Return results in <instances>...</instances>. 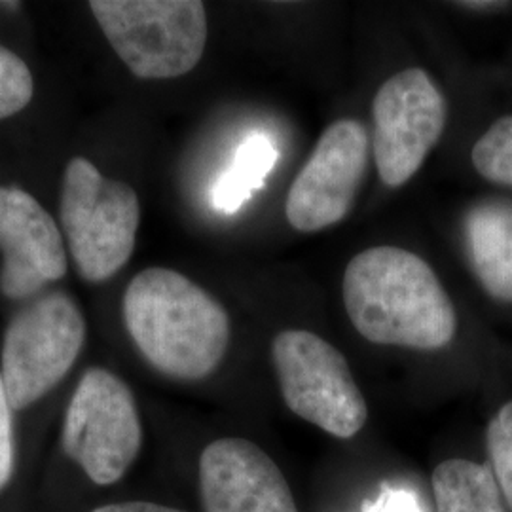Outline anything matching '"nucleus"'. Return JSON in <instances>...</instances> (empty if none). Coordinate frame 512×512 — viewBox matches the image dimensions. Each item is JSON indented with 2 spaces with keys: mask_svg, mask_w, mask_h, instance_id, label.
Wrapping results in <instances>:
<instances>
[{
  "mask_svg": "<svg viewBox=\"0 0 512 512\" xmlns=\"http://www.w3.org/2000/svg\"><path fill=\"white\" fill-rule=\"evenodd\" d=\"M143 442L141 418L128 384L105 368L80 378L63 425V448L99 486L126 475Z\"/></svg>",
  "mask_w": 512,
  "mask_h": 512,
  "instance_id": "nucleus-7",
  "label": "nucleus"
},
{
  "mask_svg": "<svg viewBox=\"0 0 512 512\" xmlns=\"http://www.w3.org/2000/svg\"><path fill=\"white\" fill-rule=\"evenodd\" d=\"M439 512H507L492 469L467 459H448L433 473Z\"/></svg>",
  "mask_w": 512,
  "mask_h": 512,
  "instance_id": "nucleus-13",
  "label": "nucleus"
},
{
  "mask_svg": "<svg viewBox=\"0 0 512 512\" xmlns=\"http://www.w3.org/2000/svg\"><path fill=\"white\" fill-rule=\"evenodd\" d=\"M467 251L482 287L501 302H512V203L486 202L465 219Z\"/></svg>",
  "mask_w": 512,
  "mask_h": 512,
  "instance_id": "nucleus-12",
  "label": "nucleus"
},
{
  "mask_svg": "<svg viewBox=\"0 0 512 512\" xmlns=\"http://www.w3.org/2000/svg\"><path fill=\"white\" fill-rule=\"evenodd\" d=\"M374 160L384 184L408 183L446 126V99L423 69H406L380 86L372 103Z\"/></svg>",
  "mask_w": 512,
  "mask_h": 512,
  "instance_id": "nucleus-8",
  "label": "nucleus"
},
{
  "mask_svg": "<svg viewBox=\"0 0 512 512\" xmlns=\"http://www.w3.org/2000/svg\"><path fill=\"white\" fill-rule=\"evenodd\" d=\"M90 10L137 78H179L205 52L207 12L198 0H92Z\"/></svg>",
  "mask_w": 512,
  "mask_h": 512,
  "instance_id": "nucleus-4",
  "label": "nucleus"
},
{
  "mask_svg": "<svg viewBox=\"0 0 512 512\" xmlns=\"http://www.w3.org/2000/svg\"><path fill=\"white\" fill-rule=\"evenodd\" d=\"M272 357L285 404L296 416L338 439H351L365 427V397L346 357L327 340L310 330H283Z\"/></svg>",
  "mask_w": 512,
  "mask_h": 512,
  "instance_id": "nucleus-5",
  "label": "nucleus"
},
{
  "mask_svg": "<svg viewBox=\"0 0 512 512\" xmlns=\"http://www.w3.org/2000/svg\"><path fill=\"white\" fill-rule=\"evenodd\" d=\"M12 404L0 376V490L10 482L14 473V420Z\"/></svg>",
  "mask_w": 512,
  "mask_h": 512,
  "instance_id": "nucleus-18",
  "label": "nucleus"
},
{
  "mask_svg": "<svg viewBox=\"0 0 512 512\" xmlns=\"http://www.w3.org/2000/svg\"><path fill=\"white\" fill-rule=\"evenodd\" d=\"M476 171L492 183L512 186V116L497 120L473 148Z\"/></svg>",
  "mask_w": 512,
  "mask_h": 512,
  "instance_id": "nucleus-15",
  "label": "nucleus"
},
{
  "mask_svg": "<svg viewBox=\"0 0 512 512\" xmlns=\"http://www.w3.org/2000/svg\"><path fill=\"white\" fill-rule=\"evenodd\" d=\"M92 512H183L179 509H171L156 503H143V501H131V503H116V505H105Z\"/></svg>",
  "mask_w": 512,
  "mask_h": 512,
  "instance_id": "nucleus-20",
  "label": "nucleus"
},
{
  "mask_svg": "<svg viewBox=\"0 0 512 512\" xmlns=\"http://www.w3.org/2000/svg\"><path fill=\"white\" fill-rule=\"evenodd\" d=\"M365 512H423L418 497L406 490L385 488L374 503H365Z\"/></svg>",
  "mask_w": 512,
  "mask_h": 512,
  "instance_id": "nucleus-19",
  "label": "nucleus"
},
{
  "mask_svg": "<svg viewBox=\"0 0 512 512\" xmlns=\"http://www.w3.org/2000/svg\"><path fill=\"white\" fill-rule=\"evenodd\" d=\"M0 293L14 300L63 279L65 239L54 217L19 186H0Z\"/></svg>",
  "mask_w": 512,
  "mask_h": 512,
  "instance_id": "nucleus-10",
  "label": "nucleus"
},
{
  "mask_svg": "<svg viewBox=\"0 0 512 512\" xmlns=\"http://www.w3.org/2000/svg\"><path fill=\"white\" fill-rule=\"evenodd\" d=\"M370 141L365 126L330 124L289 188L285 213L294 230L319 232L346 219L365 181Z\"/></svg>",
  "mask_w": 512,
  "mask_h": 512,
  "instance_id": "nucleus-9",
  "label": "nucleus"
},
{
  "mask_svg": "<svg viewBox=\"0 0 512 512\" xmlns=\"http://www.w3.org/2000/svg\"><path fill=\"white\" fill-rule=\"evenodd\" d=\"M35 93V80L27 63L0 44V120L16 116Z\"/></svg>",
  "mask_w": 512,
  "mask_h": 512,
  "instance_id": "nucleus-16",
  "label": "nucleus"
},
{
  "mask_svg": "<svg viewBox=\"0 0 512 512\" xmlns=\"http://www.w3.org/2000/svg\"><path fill=\"white\" fill-rule=\"evenodd\" d=\"M344 304L357 332L372 344L446 348L456 336V310L421 256L401 247H372L344 274Z\"/></svg>",
  "mask_w": 512,
  "mask_h": 512,
  "instance_id": "nucleus-1",
  "label": "nucleus"
},
{
  "mask_svg": "<svg viewBox=\"0 0 512 512\" xmlns=\"http://www.w3.org/2000/svg\"><path fill=\"white\" fill-rule=\"evenodd\" d=\"M124 321L148 363L175 380L207 378L230 346V317L219 300L169 268H147L131 279Z\"/></svg>",
  "mask_w": 512,
  "mask_h": 512,
  "instance_id": "nucleus-2",
  "label": "nucleus"
},
{
  "mask_svg": "<svg viewBox=\"0 0 512 512\" xmlns=\"http://www.w3.org/2000/svg\"><path fill=\"white\" fill-rule=\"evenodd\" d=\"M277 158L279 152L266 133L247 135L236 150L234 162L213 186V207L224 215H234L264 184Z\"/></svg>",
  "mask_w": 512,
  "mask_h": 512,
  "instance_id": "nucleus-14",
  "label": "nucleus"
},
{
  "mask_svg": "<svg viewBox=\"0 0 512 512\" xmlns=\"http://www.w3.org/2000/svg\"><path fill=\"white\" fill-rule=\"evenodd\" d=\"M486 440L492 459V473L512 511V401L501 406L494 420L490 421Z\"/></svg>",
  "mask_w": 512,
  "mask_h": 512,
  "instance_id": "nucleus-17",
  "label": "nucleus"
},
{
  "mask_svg": "<svg viewBox=\"0 0 512 512\" xmlns=\"http://www.w3.org/2000/svg\"><path fill=\"white\" fill-rule=\"evenodd\" d=\"M86 342V319L71 296L52 293L10 321L2 344V382L14 410L37 403L73 368Z\"/></svg>",
  "mask_w": 512,
  "mask_h": 512,
  "instance_id": "nucleus-6",
  "label": "nucleus"
},
{
  "mask_svg": "<svg viewBox=\"0 0 512 512\" xmlns=\"http://www.w3.org/2000/svg\"><path fill=\"white\" fill-rule=\"evenodd\" d=\"M139 222L137 192L74 156L61 183V228L78 274L88 283L118 274L135 251Z\"/></svg>",
  "mask_w": 512,
  "mask_h": 512,
  "instance_id": "nucleus-3",
  "label": "nucleus"
},
{
  "mask_svg": "<svg viewBox=\"0 0 512 512\" xmlns=\"http://www.w3.org/2000/svg\"><path fill=\"white\" fill-rule=\"evenodd\" d=\"M205 512H298L274 459L245 439L211 442L200 458Z\"/></svg>",
  "mask_w": 512,
  "mask_h": 512,
  "instance_id": "nucleus-11",
  "label": "nucleus"
}]
</instances>
